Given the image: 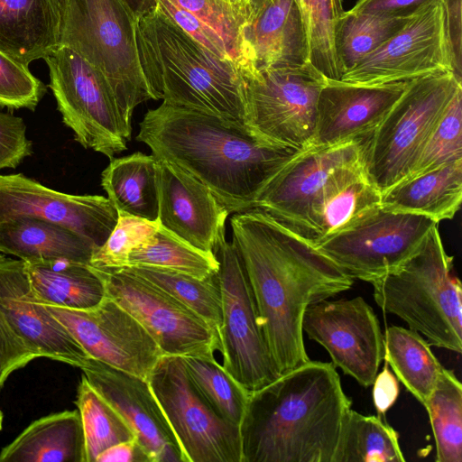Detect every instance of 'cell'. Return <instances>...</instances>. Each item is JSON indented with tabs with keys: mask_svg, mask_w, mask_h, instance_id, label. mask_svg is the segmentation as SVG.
<instances>
[{
	"mask_svg": "<svg viewBox=\"0 0 462 462\" xmlns=\"http://www.w3.org/2000/svg\"><path fill=\"white\" fill-rule=\"evenodd\" d=\"M75 403L82 421L86 462H96L104 450L136 437L125 419L89 383L83 374Z\"/></svg>",
	"mask_w": 462,
	"mask_h": 462,
	"instance_id": "8d00e7d4",
	"label": "cell"
},
{
	"mask_svg": "<svg viewBox=\"0 0 462 462\" xmlns=\"http://www.w3.org/2000/svg\"><path fill=\"white\" fill-rule=\"evenodd\" d=\"M182 359L190 379L214 410L228 422L240 427L249 393L215 357L183 356Z\"/></svg>",
	"mask_w": 462,
	"mask_h": 462,
	"instance_id": "f35d334b",
	"label": "cell"
},
{
	"mask_svg": "<svg viewBox=\"0 0 462 462\" xmlns=\"http://www.w3.org/2000/svg\"><path fill=\"white\" fill-rule=\"evenodd\" d=\"M462 200V159L407 178L382 195L383 209L451 219Z\"/></svg>",
	"mask_w": 462,
	"mask_h": 462,
	"instance_id": "83f0119b",
	"label": "cell"
},
{
	"mask_svg": "<svg viewBox=\"0 0 462 462\" xmlns=\"http://www.w3.org/2000/svg\"><path fill=\"white\" fill-rule=\"evenodd\" d=\"M60 0H0V51L28 67L60 47Z\"/></svg>",
	"mask_w": 462,
	"mask_h": 462,
	"instance_id": "d4e9b609",
	"label": "cell"
},
{
	"mask_svg": "<svg viewBox=\"0 0 462 462\" xmlns=\"http://www.w3.org/2000/svg\"><path fill=\"white\" fill-rule=\"evenodd\" d=\"M230 224L267 346L282 374L310 360L302 330L306 309L347 291L354 280L311 242L258 208L237 212Z\"/></svg>",
	"mask_w": 462,
	"mask_h": 462,
	"instance_id": "6da1fadb",
	"label": "cell"
},
{
	"mask_svg": "<svg viewBox=\"0 0 462 462\" xmlns=\"http://www.w3.org/2000/svg\"><path fill=\"white\" fill-rule=\"evenodd\" d=\"M216 256L221 292L218 337L222 366L248 393H252L281 374L267 346L241 257L225 236L218 243Z\"/></svg>",
	"mask_w": 462,
	"mask_h": 462,
	"instance_id": "8fae6325",
	"label": "cell"
},
{
	"mask_svg": "<svg viewBox=\"0 0 462 462\" xmlns=\"http://www.w3.org/2000/svg\"><path fill=\"white\" fill-rule=\"evenodd\" d=\"M423 406L435 439V460L462 462V384L453 371L442 369Z\"/></svg>",
	"mask_w": 462,
	"mask_h": 462,
	"instance_id": "836d02e7",
	"label": "cell"
},
{
	"mask_svg": "<svg viewBox=\"0 0 462 462\" xmlns=\"http://www.w3.org/2000/svg\"><path fill=\"white\" fill-rule=\"evenodd\" d=\"M60 2V46L74 51L101 71L132 132L135 107L152 99L138 57L137 17L123 0Z\"/></svg>",
	"mask_w": 462,
	"mask_h": 462,
	"instance_id": "8992f818",
	"label": "cell"
},
{
	"mask_svg": "<svg viewBox=\"0 0 462 462\" xmlns=\"http://www.w3.org/2000/svg\"><path fill=\"white\" fill-rule=\"evenodd\" d=\"M24 263L32 292L41 304L87 310L106 295L103 282L90 264L65 260Z\"/></svg>",
	"mask_w": 462,
	"mask_h": 462,
	"instance_id": "f1b7e54d",
	"label": "cell"
},
{
	"mask_svg": "<svg viewBox=\"0 0 462 462\" xmlns=\"http://www.w3.org/2000/svg\"><path fill=\"white\" fill-rule=\"evenodd\" d=\"M398 432L380 417L349 410L333 462H403Z\"/></svg>",
	"mask_w": 462,
	"mask_h": 462,
	"instance_id": "1f68e13d",
	"label": "cell"
},
{
	"mask_svg": "<svg viewBox=\"0 0 462 462\" xmlns=\"http://www.w3.org/2000/svg\"><path fill=\"white\" fill-rule=\"evenodd\" d=\"M147 381L186 462H242L239 427L214 410L190 379L181 356H162Z\"/></svg>",
	"mask_w": 462,
	"mask_h": 462,
	"instance_id": "30bf717a",
	"label": "cell"
},
{
	"mask_svg": "<svg viewBox=\"0 0 462 462\" xmlns=\"http://www.w3.org/2000/svg\"><path fill=\"white\" fill-rule=\"evenodd\" d=\"M462 159V88L449 101L428 137L408 178ZM407 179V178H406Z\"/></svg>",
	"mask_w": 462,
	"mask_h": 462,
	"instance_id": "ab89813d",
	"label": "cell"
},
{
	"mask_svg": "<svg viewBox=\"0 0 462 462\" xmlns=\"http://www.w3.org/2000/svg\"><path fill=\"white\" fill-rule=\"evenodd\" d=\"M454 72L443 0H430L374 52L345 71L340 81L383 85Z\"/></svg>",
	"mask_w": 462,
	"mask_h": 462,
	"instance_id": "5bb4252c",
	"label": "cell"
},
{
	"mask_svg": "<svg viewBox=\"0 0 462 462\" xmlns=\"http://www.w3.org/2000/svg\"><path fill=\"white\" fill-rule=\"evenodd\" d=\"M80 369L89 383L128 423L152 462H186L147 380L91 357Z\"/></svg>",
	"mask_w": 462,
	"mask_h": 462,
	"instance_id": "ffe728a7",
	"label": "cell"
},
{
	"mask_svg": "<svg viewBox=\"0 0 462 462\" xmlns=\"http://www.w3.org/2000/svg\"><path fill=\"white\" fill-rule=\"evenodd\" d=\"M34 358L0 311V390L13 372L24 367Z\"/></svg>",
	"mask_w": 462,
	"mask_h": 462,
	"instance_id": "f6af8a7d",
	"label": "cell"
},
{
	"mask_svg": "<svg viewBox=\"0 0 462 462\" xmlns=\"http://www.w3.org/2000/svg\"><path fill=\"white\" fill-rule=\"evenodd\" d=\"M29 217L62 225L100 247L118 213L107 198L49 189L22 173L0 175V223Z\"/></svg>",
	"mask_w": 462,
	"mask_h": 462,
	"instance_id": "ac0fdd59",
	"label": "cell"
},
{
	"mask_svg": "<svg viewBox=\"0 0 462 462\" xmlns=\"http://www.w3.org/2000/svg\"><path fill=\"white\" fill-rule=\"evenodd\" d=\"M0 462H86L79 410L34 420L1 449Z\"/></svg>",
	"mask_w": 462,
	"mask_h": 462,
	"instance_id": "4316f807",
	"label": "cell"
},
{
	"mask_svg": "<svg viewBox=\"0 0 462 462\" xmlns=\"http://www.w3.org/2000/svg\"><path fill=\"white\" fill-rule=\"evenodd\" d=\"M3 421H4V414H3L2 411L0 410V430L3 428Z\"/></svg>",
	"mask_w": 462,
	"mask_h": 462,
	"instance_id": "816d5d0a",
	"label": "cell"
},
{
	"mask_svg": "<svg viewBox=\"0 0 462 462\" xmlns=\"http://www.w3.org/2000/svg\"><path fill=\"white\" fill-rule=\"evenodd\" d=\"M460 88L462 79L451 71L410 81L379 125L360 140L364 169L382 195L409 177L428 137Z\"/></svg>",
	"mask_w": 462,
	"mask_h": 462,
	"instance_id": "52a82bcc",
	"label": "cell"
},
{
	"mask_svg": "<svg viewBox=\"0 0 462 462\" xmlns=\"http://www.w3.org/2000/svg\"><path fill=\"white\" fill-rule=\"evenodd\" d=\"M101 185L118 215L155 221L158 218L156 159L134 152L110 159Z\"/></svg>",
	"mask_w": 462,
	"mask_h": 462,
	"instance_id": "f546056e",
	"label": "cell"
},
{
	"mask_svg": "<svg viewBox=\"0 0 462 462\" xmlns=\"http://www.w3.org/2000/svg\"><path fill=\"white\" fill-rule=\"evenodd\" d=\"M135 39L152 99L246 127L245 84L236 63L208 51L157 6L137 18Z\"/></svg>",
	"mask_w": 462,
	"mask_h": 462,
	"instance_id": "277c9868",
	"label": "cell"
},
{
	"mask_svg": "<svg viewBox=\"0 0 462 462\" xmlns=\"http://www.w3.org/2000/svg\"><path fill=\"white\" fill-rule=\"evenodd\" d=\"M127 266L156 267L205 279L217 273L219 264L214 254L197 249L160 226L130 253Z\"/></svg>",
	"mask_w": 462,
	"mask_h": 462,
	"instance_id": "e575fe53",
	"label": "cell"
},
{
	"mask_svg": "<svg viewBox=\"0 0 462 462\" xmlns=\"http://www.w3.org/2000/svg\"><path fill=\"white\" fill-rule=\"evenodd\" d=\"M383 359L396 378L425 404L444 368L420 333L398 326L386 328Z\"/></svg>",
	"mask_w": 462,
	"mask_h": 462,
	"instance_id": "4dcf8cb0",
	"label": "cell"
},
{
	"mask_svg": "<svg viewBox=\"0 0 462 462\" xmlns=\"http://www.w3.org/2000/svg\"><path fill=\"white\" fill-rule=\"evenodd\" d=\"M97 247L62 225L20 217L0 223V253L24 262L65 260L89 264Z\"/></svg>",
	"mask_w": 462,
	"mask_h": 462,
	"instance_id": "484cf974",
	"label": "cell"
},
{
	"mask_svg": "<svg viewBox=\"0 0 462 462\" xmlns=\"http://www.w3.org/2000/svg\"><path fill=\"white\" fill-rule=\"evenodd\" d=\"M0 311L15 335L37 357L80 368L89 356L69 331L39 303L24 261L0 253Z\"/></svg>",
	"mask_w": 462,
	"mask_h": 462,
	"instance_id": "d6986e66",
	"label": "cell"
},
{
	"mask_svg": "<svg viewBox=\"0 0 462 462\" xmlns=\"http://www.w3.org/2000/svg\"><path fill=\"white\" fill-rule=\"evenodd\" d=\"M155 159L160 226L197 249L216 255L229 212L191 174L166 160Z\"/></svg>",
	"mask_w": 462,
	"mask_h": 462,
	"instance_id": "44dd1931",
	"label": "cell"
},
{
	"mask_svg": "<svg viewBox=\"0 0 462 462\" xmlns=\"http://www.w3.org/2000/svg\"><path fill=\"white\" fill-rule=\"evenodd\" d=\"M359 158L360 140L302 150L268 183L254 208L312 243L310 211L313 200L335 170Z\"/></svg>",
	"mask_w": 462,
	"mask_h": 462,
	"instance_id": "e0dca14e",
	"label": "cell"
},
{
	"mask_svg": "<svg viewBox=\"0 0 462 462\" xmlns=\"http://www.w3.org/2000/svg\"><path fill=\"white\" fill-rule=\"evenodd\" d=\"M350 409L336 366L309 360L249 393L242 462H333Z\"/></svg>",
	"mask_w": 462,
	"mask_h": 462,
	"instance_id": "3957f363",
	"label": "cell"
},
{
	"mask_svg": "<svg viewBox=\"0 0 462 462\" xmlns=\"http://www.w3.org/2000/svg\"><path fill=\"white\" fill-rule=\"evenodd\" d=\"M169 1L217 33L241 69L240 37L245 23V0Z\"/></svg>",
	"mask_w": 462,
	"mask_h": 462,
	"instance_id": "60d3db41",
	"label": "cell"
},
{
	"mask_svg": "<svg viewBox=\"0 0 462 462\" xmlns=\"http://www.w3.org/2000/svg\"><path fill=\"white\" fill-rule=\"evenodd\" d=\"M430 0H358L348 10L352 14L410 15Z\"/></svg>",
	"mask_w": 462,
	"mask_h": 462,
	"instance_id": "7dc6e473",
	"label": "cell"
},
{
	"mask_svg": "<svg viewBox=\"0 0 462 462\" xmlns=\"http://www.w3.org/2000/svg\"><path fill=\"white\" fill-rule=\"evenodd\" d=\"M382 194L367 176L361 158L335 170L312 202V244L341 232L381 207Z\"/></svg>",
	"mask_w": 462,
	"mask_h": 462,
	"instance_id": "cb8c5ba5",
	"label": "cell"
},
{
	"mask_svg": "<svg viewBox=\"0 0 462 462\" xmlns=\"http://www.w3.org/2000/svg\"><path fill=\"white\" fill-rule=\"evenodd\" d=\"M156 285L192 310L218 335L221 292L217 273L205 279L149 266L123 267Z\"/></svg>",
	"mask_w": 462,
	"mask_h": 462,
	"instance_id": "d590c367",
	"label": "cell"
},
{
	"mask_svg": "<svg viewBox=\"0 0 462 462\" xmlns=\"http://www.w3.org/2000/svg\"><path fill=\"white\" fill-rule=\"evenodd\" d=\"M305 30L307 61L329 79L339 80L343 69L337 34L345 13L342 0H296Z\"/></svg>",
	"mask_w": 462,
	"mask_h": 462,
	"instance_id": "d6a6232c",
	"label": "cell"
},
{
	"mask_svg": "<svg viewBox=\"0 0 462 462\" xmlns=\"http://www.w3.org/2000/svg\"><path fill=\"white\" fill-rule=\"evenodd\" d=\"M32 153L22 117L0 112V170L15 168Z\"/></svg>",
	"mask_w": 462,
	"mask_h": 462,
	"instance_id": "ee69618b",
	"label": "cell"
},
{
	"mask_svg": "<svg viewBox=\"0 0 462 462\" xmlns=\"http://www.w3.org/2000/svg\"><path fill=\"white\" fill-rule=\"evenodd\" d=\"M240 54L242 73L308 62L296 0H245Z\"/></svg>",
	"mask_w": 462,
	"mask_h": 462,
	"instance_id": "603a6c76",
	"label": "cell"
},
{
	"mask_svg": "<svg viewBox=\"0 0 462 462\" xmlns=\"http://www.w3.org/2000/svg\"><path fill=\"white\" fill-rule=\"evenodd\" d=\"M96 462H152V460L135 437L104 450L98 455Z\"/></svg>",
	"mask_w": 462,
	"mask_h": 462,
	"instance_id": "681fc988",
	"label": "cell"
},
{
	"mask_svg": "<svg viewBox=\"0 0 462 462\" xmlns=\"http://www.w3.org/2000/svg\"><path fill=\"white\" fill-rule=\"evenodd\" d=\"M242 75L247 129L273 145L297 151L310 147L319 96L328 78L309 62Z\"/></svg>",
	"mask_w": 462,
	"mask_h": 462,
	"instance_id": "ba28073f",
	"label": "cell"
},
{
	"mask_svg": "<svg viewBox=\"0 0 462 462\" xmlns=\"http://www.w3.org/2000/svg\"><path fill=\"white\" fill-rule=\"evenodd\" d=\"M63 123L76 140L109 159L127 149L131 134L101 71L74 51L60 46L43 59Z\"/></svg>",
	"mask_w": 462,
	"mask_h": 462,
	"instance_id": "9c48e42d",
	"label": "cell"
},
{
	"mask_svg": "<svg viewBox=\"0 0 462 462\" xmlns=\"http://www.w3.org/2000/svg\"><path fill=\"white\" fill-rule=\"evenodd\" d=\"M437 225L422 215L380 207L315 246L353 280L371 283L413 256Z\"/></svg>",
	"mask_w": 462,
	"mask_h": 462,
	"instance_id": "7c38bea8",
	"label": "cell"
},
{
	"mask_svg": "<svg viewBox=\"0 0 462 462\" xmlns=\"http://www.w3.org/2000/svg\"><path fill=\"white\" fill-rule=\"evenodd\" d=\"M455 74L462 79V0H443Z\"/></svg>",
	"mask_w": 462,
	"mask_h": 462,
	"instance_id": "bcb514c9",
	"label": "cell"
},
{
	"mask_svg": "<svg viewBox=\"0 0 462 462\" xmlns=\"http://www.w3.org/2000/svg\"><path fill=\"white\" fill-rule=\"evenodd\" d=\"M136 140L203 183L230 213L255 208L297 150L265 143L245 126L163 102L139 124Z\"/></svg>",
	"mask_w": 462,
	"mask_h": 462,
	"instance_id": "7a4b0ae2",
	"label": "cell"
},
{
	"mask_svg": "<svg viewBox=\"0 0 462 462\" xmlns=\"http://www.w3.org/2000/svg\"><path fill=\"white\" fill-rule=\"evenodd\" d=\"M44 306L89 357L115 368L148 380L164 356L146 329L106 295L97 305L87 310Z\"/></svg>",
	"mask_w": 462,
	"mask_h": 462,
	"instance_id": "2e32d148",
	"label": "cell"
},
{
	"mask_svg": "<svg viewBox=\"0 0 462 462\" xmlns=\"http://www.w3.org/2000/svg\"><path fill=\"white\" fill-rule=\"evenodd\" d=\"M410 81L356 85L328 79L321 88L311 146L362 140L383 121Z\"/></svg>",
	"mask_w": 462,
	"mask_h": 462,
	"instance_id": "7402d4cb",
	"label": "cell"
},
{
	"mask_svg": "<svg viewBox=\"0 0 462 462\" xmlns=\"http://www.w3.org/2000/svg\"><path fill=\"white\" fill-rule=\"evenodd\" d=\"M438 225L398 269L371 282L376 304L425 336L430 346L462 352V287Z\"/></svg>",
	"mask_w": 462,
	"mask_h": 462,
	"instance_id": "5b68a950",
	"label": "cell"
},
{
	"mask_svg": "<svg viewBox=\"0 0 462 462\" xmlns=\"http://www.w3.org/2000/svg\"><path fill=\"white\" fill-rule=\"evenodd\" d=\"M160 226L157 220L118 215L116 225L106 242L93 253L89 264L98 269L127 266L130 253L150 238Z\"/></svg>",
	"mask_w": 462,
	"mask_h": 462,
	"instance_id": "b9f144b4",
	"label": "cell"
},
{
	"mask_svg": "<svg viewBox=\"0 0 462 462\" xmlns=\"http://www.w3.org/2000/svg\"><path fill=\"white\" fill-rule=\"evenodd\" d=\"M45 92L28 67L0 51V106L34 110Z\"/></svg>",
	"mask_w": 462,
	"mask_h": 462,
	"instance_id": "7bdbcfd3",
	"label": "cell"
},
{
	"mask_svg": "<svg viewBox=\"0 0 462 462\" xmlns=\"http://www.w3.org/2000/svg\"><path fill=\"white\" fill-rule=\"evenodd\" d=\"M94 269L106 295L146 329L163 355L215 357L220 350L217 333L163 290L125 268Z\"/></svg>",
	"mask_w": 462,
	"mask_h": 462,
	"instance_id": "4fadbf2b",
	"label": "cell"
},
{
	"mask_svg": "<svg viewBox=\"0 0 462 462\" xmlns=\"http://www.w3.org/2000/svg\"><path fill=\"white\" fill-rule=\"evenodd\" d=\"M372 385L374 407L379 414H384L394 404L400 393L398 380L389 370L386 362Z\"/></svg>",
	"mask_w": 462,
	"mask_h": 462,
	"instance_id": "c3c4849f",
	"label": "cell"
},
{
	"mask_svg": "<svg viewBox=\"0 0 462 462\" xmlns=\"http://www.w3.org/2000/svg\"><path fill=\"white\" fill-rule=\"evenodd\" d=\"M410 16L345 11L337 34V51L343 73L378 49L405 24Z\"/></svg>",
	"mask_w": 462,
	"mask_h": 462,
	"instance_id": "74e56055",
	"label": "cell"
},
{
	"mask_svg": "<svg viewBox=\"0 0 462 462\" xmlns=\"http://www.w3.org/2000/svg\"><path fill=\"white\" fill-rule=\"evenodd\" d=\"M138 18L156 7V0H123Z\"/></svg>",
	"mask_w": 462,
	"mask_h": 462,
	"instance_id": "f907efd6",
	"label": "cell"
},
{
	"mask_svg": "<svg viewBox=\"0 0 462 462\" xmlns=\"http://www.w3.org/2000/svg\"><path fill=\"white\" fill-rule=\"evenodd\" d=\"M302 330L328 351L344 374L364 387L373 384L383 359V336L377 316L362 297L309 306Z\"/></svg>",
	"mask_w": 462,
	"mask_h": 462,
	"instance_id": "9a60e30c",
	"label": "cell"
}]
</instances>
